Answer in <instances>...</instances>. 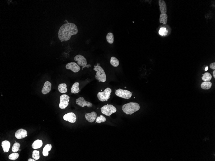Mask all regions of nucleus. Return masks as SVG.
Wrapping results in <instances>:
<instances>
[{
  "instance_id": "1",
  "label": "nucleus",
  "mask_w": 215,
  "mask_h": 161,
  "mask_svg": "<svg viewBox=\"0 0 215 161\" xmlns=\"http://www.w3.org/2000/svg\"><path fill=\"white\" fill-rule=\"evenodd\" d=\"M78 31L74 24L68 22L62 25L58 31L59 39L62 42L69 40L72 36L76 35Z\"/></svg>"
},
{
  "instance_id": "2",
  "label": "nucleus",
  "mask_w": 215,
  "mask_h": 161,
  "mask_svg": "<svg viewBox=\"0 0 215 161\" xmlns=\"http://www.w3.org/2000/svg\"><path fill=\"white\" fill-rule=\"evenodd\" d=\"M140 106L138 104L130 102L124 104L122 107L123 112L127 114L131 115L140 110Z\"/></svg>"
},
{
  "instance_id": "3",
  "label": "nucleus",
  "mask_w": 215,
  "mask_h": 161,
  "mask_svg": "<svg viewBox=\"0 0 215 161\" xmlns=\"http://www.w3.org/2000/svg\"><path fill=\"white\" fill-rule=\"evenodd\" d=\"M93 70L96 72V74L95 75V78L99 81L104 82L106 80V76L104 70L99 66L94 65Z\"/></svg>"
},
{
  "instance_id": "4",
  "label": "nucleus",
  "mask_w": 215,
  "mask_h": 161,
  "mask_svg": "<svg viewBox=\"0 0 215 161\" xmlns=\"http://www.w3.org/2000/svg\"><path fill=\"white\" fill-rule=\"evenodd\" d=\"M112 92L111 89L107 88L103 92H100L97 94V97L99 100L102 102L107 101L110 98L111 93Z\"/></svg>"
},
{
  "instance_id": "5",
  "label": "nucleus",
  "mask_w": 215,
  "mask_h": 161,
  "mask_svg": "<svg viewBox=\"0 0 215 161\" xmlns=\"http://www.w3.org/2000/svg\"><path fill=\"white\" fill-rule=\"evenodd\" d=\"M100 109L102 113L108 116L111 115L117 111V109L115 106L112 104H108L104 106Z\"/></svg>"
},
{
  "instance_id": "6",
  "label": "nucleus",
  "mask_w": 215,
  "mask_h": 161,
  "mask_svg": "<svg viewBox=\"0 0 215 161\" xmlns=\"http://www.w3.org/2000/svg\"><path fill=\"white\" fill-rule=\"evenodd\" d=\"M115 94L117 96L125 99H130L132 95V93L130 91L120 88L116 90Z\"/></svg>"
},
{
  "instance_id": "7",
  "label": "nucleus",
  "mask_w": 215,
  "mask_h": 161,
  "mask_svg": "<svg viewBox=\"0 0 215 161\" xmlns=\"http://www.w3.org/2000/svg\"><path fill=\"white\" fill-rule=\"evenodd\" d=\"M59 107L61 109H65L68 106L70 97L66 94H62L60 96Z\"/></svg>"
},
{
  "instance_id": "8",
  "label": "nucleus",
  "mask_w": 215,
  "mask_h": 161,
  "mask_svg": "<svg viewBox=\"0 0 215 161\" xmlns=\"http://www.w3.org/2000/svg\"><path fill=\"white\" fill-rule=\"evenodd\" d=\"M76 103L77 105L83 108L85 106H87L88 108H91L92 106V103L86 101L83 98L81 97L76 99Z\"/></svg>"
},
{
  "instance_id": "9",
  "label": "nucleus",
  "mask_w": 215,
  "mask_h": 161,
  "mask_svg": "<svg viewBox=\"0 0 215 161\" xmlns=\"http://www.w3.org/2000/svg\"><path fill=\"white\" fill-rule=\"evenodd\" d=\"M66 68L68 70H70L73 72L76 73L79 71L81 69L79 65L74 62L68 63L66 65Z\"/></svg>"
},
{
  "instance_id": "10",
  "label": "nucleus",
  "mask_w": 215,
  "mask_h": 161,
  "mask_svg": "<svg viewBox=\"0 0 215 161\" xmlns=\"http://www.w3.org/2000/svg\"><path fill=\"white\" fill-rule=\"evenodd\" d=\"M63 119L65 121H68L69 122L73 123L76 121L77 118L75 114L70 112L64 115L63 116Z\"/></svg>"
},
{
  "instance_id": "11",
  "label": "nucleus",
  "mask_w": 215,
  "mask_h": 161,
  "mask_svg": "<svg viewBox=\"0 0 215 161\" xmlns=\"http://www.w3.org/2000/svg\"><path fill=\"white\" fill-rule=\"evenodd\" d=\"M74 60L77 62V64L79 66L83 67L87 65L86 59L81 55H78L74 57Z\"/></svg>"
},
{
  "instance_id": "12",
  "label": "nucleus",
  "mask_w": 215,
  "mask_h": 161,
  "mask_svg": "<svg viewBox=\"0 0 215 161\" xmlns=\"http://www.w3.org/2000/svg\"><path fill=\"white\" fill-rule=\"evenodd\" d=\"M27 130L25 129H20L17 130L15 134L16 138L19 139H23L28 136Z\"/></svg>"
},
{
  "instance_id": "13",
  "label": "nucleus",
  "mask_w": 215,
  "mask_h": 161,
  "mask_svg": "<svg viewBox=\"0 0 215 161\" xmlns=\"http://www.w3.org/2000/svg\"><path fill=\"white\" fill-rule=\"evenodd\" d=\"M85 117L88 122H92L95 121L97 117V113L95 112H92L90 113L86 114Z\"/></svg>"
},
{
  "instance_id": "14",
  "label": "nucleus",
  "mask_w": 215,
  "mask_h": 161,
  "mask_svg": "<svg viewBox=\"0 0 215 161\" xmlns=\"http://www.w3.org/2000/svg\"><path fill=\"white\" fill-rule=\"evenodd\" d=\"M52 88V84L48 81H46L42 90V93L44 94H48L50 92Z\"/></svg>"
},
{
  "instance_id": "15",
  "label": "nucleus",
  "mask_w": 215,
  "mask_h": 161,
  "mask_svg": "<svg viewBox=\"0 0 215 161\" xmlns=\"http://www.w3.org/2000/svg\"><path fill=\"white\" fill-rule=\"evenodd\" d=\"M159 4L161 14H166L167 12V6L166 2L163 0H159Z\"/></svg>"
},
{
  "instance_id": "16",
  "label": "nucleus",
  "mask_w": 215,
  "mask_h": 161,
  "mask_svg": "<svg viewBox=\"0 0 215 161\" xmlns=\"http://www.w3.org/2000/svg\"><path fill=\"white\" fill-rule=\"evenodd\" d=\"M2 146L5 152H7L9 151L11 147V144L10 142L8 140H4L2 142Z\"/></svg>"
},
{
  "instance_id": "17",
  "label": "nucleus",
  "mask_w": 215,
  "mask_h": 161,
  "mask_svg": "<svg viewBox=\"0 0 215 161\" xmlns=\"http://www.w3.org/2000/svg\"><path fill=\"white\" fill-rule=\"evenodd\" d=\"M52 148L51 145L47 144L44 147L43 151V154L45 157H47L49 154V152L50 151Z\"/></svg>"
},
{
  "instance_id": "18",
  "label": "nucleus",
  "mask_w": 215,
  "mask_h": 161,
  "mask_svg": "<svg viewBox=\"0 0 215 161\" xmlns=\"http://www.w3.org/2000/svg\"><path fill=\"white\" fill-rule=\"evenodd\" d=\"M43 144V142L42 140H37L34 142L32 145V147L34 149H38L41 148Z\"/></svg>"
},
{
  "instance_id": "19",
  "label": "nucleus",
  "mask_w": 215,
  "mask_h": 161,
  "mask_svg": "<svg viewBox=\"0 0 215 161\" xmlns=\"http://www.w3.org/2000/svg\"><path fill=\"white\" fill-rule=\"evenodd\" d=\"M79 83L78 82L75 83L72 85L71 88V92L74 94H76L80 92V89L79 87Z\"/></svg>"
},
{
  "instance_id": "20",
  "label": "nucleus",
  "mask_w": 215,
  "mask_h": 161,
  "mask_svg": "<svg viewBox=\"0 0 215 161\" xmlns=\"http://www.w3.org/2000/svg\"><path fill=\"white\" fill-rule=\"evenodd\" d=\"M58 89V91L62 93H66L67 91V85L65 83H61L59 85Z\"/></svg>"
},
{
  "instance_id": "21",
  "label": "nucleus",
  "mask_w": 215,
  "mask_h": 161,
  "mask_svg": "<svg viewBox=\"0 0 215 161\" xmlns=\"http://www.w3.org/2000/svg\"><path fill=\"white\" fill-rule=\"evenodd\" d=\"M212 83L210 82H204L202 83L201 87L204 90H208L211 88Z\"/></svg>"
},
{
  "instance_id": "22",
  "label": "nucleus",
  "mask_w": 215,
  "mask_h": 161,
  "mask_svg": "<svg viewBox=\"0 0 215 161\" xmlns=\"http://www.w3.org/2000/svg\"><path fill=\"white\" fill-rule=\"evenodd\" d=\"M111 64L114 67H117L119 65L120 62L118 59L115 57H112L111 58Z\"/></svg>"
},
{
  "instance_id": "23",
  "label": "nucleus",
  "mask_w": 215,
  "mask_h": 161,
  "mask_svg": "<svg viewBox=\"0 0 215 161\" xmlns=\"http://www.w3.org/2000/svg\"><path fill=\"white\" fill-rule=\"evenodd\" d=\"M114 35L112 32H109L106 36V40L110 44H113L114 43Z\"/></svg>"
},
{
  "instance_id": "24",
  "label": "nucleus",
  "mask_w": 215,
  "mask_h": 161,
  "mask_svg": "<svg viewBox=\"0 0 215 161\" xmlns=\"http://www.w3.org/2000/svg\"><path fill=\"white\" fill-rule=\"evenodd\" d=\"M167 14H161L159 18L160 23L164 24H167Z\"/></svg>"
},
{
  "instance_id": "25",
  "label": "nucleus",
  "mask_w": 215,
  "mask_h": 161,
  "mask_svg": "<svg viewBox=\"0 0 215 161\" xmlns=\"http://www.w3.org/2000/svg\"><path fill=\"white\" fill-rule=\"evenodd\" d=\"M212 78V76L209 72H206L203 75L202 77V80L204 82H209Z\"/></svg>"
},
{
  "instance_id": "26",
  "label": "nucleus",
  "mask_w": 215,
  "mask_h": 161,
  "mask_svg": "<svg viewBox=\"0 0 215 161\" xmlns=\"http://www.w3.org/2000/svg\"><path fill=\"white\" fill-rule=\"evenodd\" d=\"M106 121V118L102 115H100V116L97 117L96 119V122L99 124L104 122Z\"/></svg>"
},
{
  "instance_id": "27",
  "label": "nucleus",
  "mask_w": 215,
  "mask_h": 161,
  "mask_svg": "<svg viewBox=\"0 0 215 161\" xmlns=\"http://www.w3.org/2000/svg\"><path fill=\"white\" fill-rule=\"evenodd\" d=\"M20 145L19 143L15 142L12 147V150L13 152H16L19 150Z\"/></svg>"
},
{
  "instance_id": "28",
  "label": "nucleus",
  "mask_w": 215,
  "mask_h": 161,
  "mask_svg": "<svg viewBox=\"0 0 215 161\" xmlns=\"http://www.w3.org/2000/svg\"><path fill=\"white\" fill-rule=\"evenodd\" d=\"M32 157L36 160L39 159L40 158L39 152L37 150H34L32 153Z\"/></svg>"
},
{
  "instance_id": "29",
  "label": "nucleus",
  "mask_w": 215,
  "mask_h": 161,
  "mask_svg": "<svg viewBox=\"0 0 215 161\" xmlns=\"http://www.w3.org/2000/svg\"><path fill=\"white\" fill-rule=\"evenodd\" d=\"M19 156V154L18 153H14L9 155V159L12 160H15L18 159Z\"/></svg>"
},
{
  "instance_id": "30",
  "label": "nucleus",
  "mask_w": 215,
  "mask_h": 161,
  "mask_svg": "<svg viewBox=\"0 0 215 161\" xmlns=\"http://www.w3.org/2000/svg\"><path fill=\"white\" fill-rule=\"evenodd\" d=\"M168 31L167 30L166 28H162L160 29L159 31V33L160 35L163 36L167 34Z\"/></svg>"
},
{
  "instance_id": "31",
  "label": "nucleus",
  "mask_w": 215,
  "mask_h": 161,
  "mask_svg": "<svg viewBox=\"0 0 215 161\" xmlns=\"http://www.w3.org/2000/svg\"><path fill=\"white\" fill-rule=\"evenodd\" d=\"M210 67L212 69H215V63H211L210 65Z\"/></svg>"
},
{
  "instance_id": "32",
  "label": "nucleus",
  "mask_w": 215,
  "mask_h": 161,
  "mask_svg": "<svg viewBox=\"0 0 215 161\" xmlns=\"http://www.w3.org/2000/svg\"><path fill=\"white\" fill-rule=\"evenodd\" d=\"M91 65L90 64H88L85 65V66H83L82 67V68H85L86 67L87 68H89L90 67H91Z\"/></svg>"
},
{
  "instance_id": "33",
  "label": "nucleus",
  "mask_w": 215,
  "mask_h": 161,
  "mask_svg": "<svg viewBox=\"0 0 215 161\" xmlns=\"http://www.w3.org/2000/svg\"><path fill=\"white\" fill-rule=\"evenodd\" d=\"M28 161H36L35 160H34L33 159H32V158H29L28 160Z\"/></svg>"
},
{
  "instance_id": "34",
  "label": "nucleus",
  "mask_w": 215,
  "mask_h": 161,
  "mask_svg": "<svg viewBox=\"0 0 215 161\" xmlns=\"http://www.w3.org/2000/svg\"><path fill=\"white\" fill-rule=\"evenodd\" d=\"M213 76L214 78H215V70L213 71Z\"/></svg>"
},
{
  "instance_id": "35",
  "label": "nucleus",
  "mask_w": 215,
  "mask_h": 161,
  "mask_svg": "<svg viewBox=\"0 0 215 161\" xmlns=\"http://www.w3.org/2000/svg\"><path fill=\"white\" fill-rule=\"evenodd\" d=\"M208 66H207L206 67H205V70L206 71L207 70H208Z\"/></svg>"
},
{
  "instance_id": "36",
  "label": "nucleus",
  "mask_w": 215,
  "mask_h": 161,
  "mask_svg": "<svg viewBox=\"0 0 215 161\" xmlns=\"http://www.w3.org/2000/svg\"><path fill=\"white\" fill-rule=\"evenodd\" d=\"M65 21H66V22H67V23H68V22H68V21H67V20H65Z\"/></svg>"
},
{
  "instance_id": "37",
  "label": "nucleus",
  "mask_w": 215,
  "mask_h": 161,
  "mask_svg": "<svg viewBox=\"0 0 215 161\" xmlns=\"http://www.w3.org/2000/svg\"><path fill=\"white\" fill-rule=\"evenodd\" d=\"M99 65H100V64H97V66H99Z\"/></svg>"
}]
</instances>
